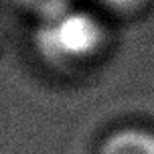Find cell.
Wrapping results in <instances>:
<instances>
[{
  "label": "cell",
  "mask_w": 154,
  "mask_h": 154,
  "mask_svg": "<svg viewBox=\"0 0 154 154\" xmlns=\"http://www.w3.org/2000/svg\"><path fill=\"white\" fill-rule=\"evenodd\" d=\"M106 43V29L89 10L75 8L41 18L35 31V47L45 61L53 65H79L100 53Z\"/></svg>",
  "instance_id": "obj_1"
},
{
  "label": "cell",
  "mask_w": 154,
  "mask_h": 154,
  "mask_svg": "<svg viewBox=\"0 0 154 154\" xmlns=\"http://www.w3.org/2000/svg\"><path fill=\"white\" fill-rule=\"evenodd\" d=\"M97 154H154V134L138 128L116 130L101 140Z\"/></svg>",
  "instance_id": "obj_2"
},
{
  "label": "cell",
  "mask_w": 154,
  "mask_h": 154,
  "mask_svg": "<svg viewBox=\"0 0 154 154\" xmlns=\"http://www.w3.org/2000/svg\"><path fill=\"white\" fill-rule=\"evenodd\" d=\"M24 10H29L31 14H35L41 20V18H47L51 14H57L65 10L67 6L73 4V0H16Z\"/></svg>",
  "instance_id": "obj_3"
},
{
  "label": "cell",
  "mask_w": 154,
  "mask_h": 154,
  "mask_svg": "<svg viewBox=\"0 0 154 154\" xmlns=\"http://www.w3.org/2000/svg\"><path fill=\"white\" fill-rule=\"evenodd\" d=\"M101 2L116 10H136V8L148 4V0H101Z\"/></svg>",
  "instance_id": "obj_4"
}]
</instances>
